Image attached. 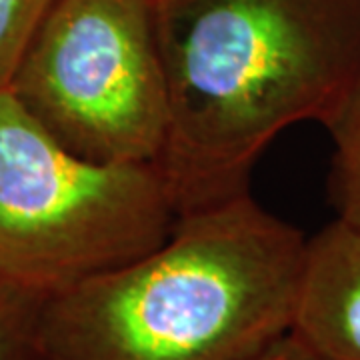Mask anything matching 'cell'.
<instances>
[{
	"label": "cell",
	"instance_id": "cell-1",
	"mask_svg": "<svg viewBox=\"0 0 360 360\" xmlns=\"http://www.w3.org/2000/svg\"><path fill=\"white\" fill-rule=\"evenodd\" d=\"M155 18L179 214L248 193L270 142L326 127L360 75V0H155Z\"/></svg>",
	"mask_w": 360,
	"mask_h": 360
},
{
	"label": "cell",
	"instance_id": "cell-2",
	"mask_svg": "<svg viewBox=\"0 0 360 360\" xmlns=\"http://www.w3.org/2000/svg\"><path fill=\"white\" fill-rule=\"evenodd\" d=\"M307 236L243 193L46 296L52 360H252L290 333Z\"/></svg>",
	"mask_w": 360,
	"mask_h": 360
},
{
	"label": "cell",
	"instance_id": "cell-3",
	"mask_svg": "<svg viewBox=\"0 0 360 360\" xmlns=\"http://www.w3.org/2000/svg\"><path fill=\"white\" fill-rule=\"evenodd\" d=\"M176 219L158 167L82 158L0 89V281L51 296L153 250Z\"/></svg>",
	"mask_w": 360,
	"mask_h": 360
},
{
	"label": "cell",
	"instance_id": "cell-4",
	"mask_svg": "<svg viewBox=\"0 0 360 360\" xmlns=\"http://www.w3.org/2000/svg\"><path fill=\"white\" fill-rule=\"evenodd\" d=\"M8 89L78 156L158 167L170 115L155 0H54Z\"/></svg>",
	"mask_w": 360,
	"mask_h": 360
},
{
	"label": "cell",
	"instance_id": "cell-5",
	"mask_svg": "<svg viewBox=\"0 0 360 360\" xmlns=\"http://www.w3.org/2000/svg\"><path fill=\"white\" fill-rule=\"evenodd\" d=\"M288 335L321 360H360V229L335 219L307 240Z\"/></svg>",
	"mask_w": 360,
	"mask_h": 360
},
{
	"label": "cell",
	"instance_id": "cell-6",
	"mask_svg": "<svg viewBox=\"0 0 360 360\" xmlns=\"http://www.w3.org/2000/svg\"><path fill=\"white\" fill-rule=\"evenodd\" d=\"M324 129L335 148L328 191L336 219L360 229V75Z\"/></svg>",
	"mask_w": 360,
	"mask_h": 360
},
{
	"label": "cell",
	"instance_id": "cell-7",
	"mask_svg": "<svg viewBox=\"0 0 360 360\" xmlns=\"http://www.w3.org/2000/svg\"><path fill=\"white\" fill-rule=\"evenodd\" d=\"M46 296L0 281V360H52L42 328Z\"/></svg>",
	"mask_w": 360,
	"mask_h": 360
},
{
	"label": "cell",
	"instance_id": "cell-8",
	"mask_svg": "<svg viewBox=\"0 0 360 360\" xmlns=\"http://www.w3.org/2000/svg\"><path fill=\"white\" fill-rule=\"evenodd\" d=\"M54 0H0V89H8L16 66Z\"/></svg>",
	"mask_w": 360,
	"mask_h": 360
},
{
	"label": "cell",
	"instance_id": "cell-9",
	"mask_svg": "<svg viewBox=\"0 0 360 360\" xmlns=\"http://www.w3.org/2000/svg\"><path fill=\"white\" fill-rule=\"evenodd\" d=\"M252 360H321L316 359L310 350L302 347L296 338L286 335L281 338L276 345H272L269 350H264L262 354H258Z\"/></svg>",
	"mask_w": 360,
	"mask_h": 360
}]
</instances>
